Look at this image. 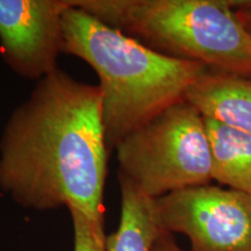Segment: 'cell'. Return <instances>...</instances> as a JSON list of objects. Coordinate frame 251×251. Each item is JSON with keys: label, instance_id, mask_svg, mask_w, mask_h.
Masks as SVG:
<instances>
[{"label": "cell", "instance_id": "obj_4", "mask_svg": "<svg viewBox=\"0 0 251 251\" xmlns=\"http://www.w3.org/2000/svg\"><path fill=\"white\" fill-rule=\"evenodd\" d=\"M115 151L119 172L153 199L212 180L205 118L185 99L131 131Z\"/></svg>", "mask_w": 251, "mask_h": 251}, {"label": "cell", "instance_id": "obj_6", "mask_svg": "<svg viewBox=\"0 0 251 251\" xmlns=\"http://www.w3.org/2000/svg\"><path fill=\"white\" fill-rule=\"evenodd\" d=\"M70 0H0V55L18 76L39 81L57 70Z\"/></svg>", "mask_w": 251, "mask_h": 251}, {"label": "cell", "instance_id": "obj_11", "mask_svg": "<svg viewBox=\"0 0 251 251\" xmlns=\"http://www.w3.org/2000/svg\"><path fill=\"white\" fill-rule=\"evenodd\" d=\"M151 251H186L176 242L174 235L163 230L156 242L153 243Z\"/></svg>", "mask_w": 251, "mask_h": 251}, {"label": "cell", "instance_id": "obj_5", "mask_svg": "<svg viewBox=\"0 0 251 251\" xmlns=\"http://www.w3.org/2000/svg\"><path fill=\"white\" fill-rule=\"evenodd\" d=\"M164 231L181 234L190 251H251V197L212 185L175 191L155 199Z\"/></svg>", "mask_w": 251, "mask_h": 251}, {"label": "cell", "instance_id": "obj_10", "mask_svg": "<svg viewBox=\"0 0 251 251\" xmlns=\"http://www.w3.org/2000/svg\"><path fill=\"white\" fill-rule=\"evenodd\" d=\"M74 228V251H106V235L102 226L83 214L79 209L69 207Z\"/></svg>", "mask_w": 251, "mask_h": 251}, {"label": "cell", "instance_id": "obj_7", "mask_svg": "<svg viewBox=\"0 0 251 251\" xmlns=\"http://www.w3.org/2000/svg\"><path fill=\"white\" fill-rule=\"evenodd\" d=\"M184 99L203 118L251 134V75L207 70L187 90Z\"/></svg>", "mask_w": 251, "mask_h": 251}, {"label": "cell", "instance_id": "obj_12", "mask_svg": "<svg viewBox=\"0 0 251 251\" xmlns=\"http://www.w3.org/2000/svg\"><path fill=\"white\" fill-rule=\"evenodd\" d=\"M234 14L238 23L242 25V27L251 36V4L234 9Z\"/></svg>", "mask_w": 251, "mask_h": 251}, {"label": "cell", "instance_id": "obj_9", "mask_svg": "<svg viewBox=\"0 0 251 251\" xmlns=\"http://www.w3.org/2000/svg\"><path fill=\"white\" fill-rule=\"evenodd\" d=\"M212 180L251 197V134L205 118Z\"/></svg>", "mask_w": 251, "mask_h": 251}, {"label": "cell", "instance_id": "obj_8", "mask_svg": "<svg viewBox=\"0 0 251 251\" xmlns=\"http://www.w3.org/2000/svg\"><path fill=\"white\" fill-rule=\"evenodd\" d=\"M121 191L119 227L106 237V251H151L163 231L155 199L147 196L124 174L118 172Z\"/></svg>", "mask_w": 251, "mask_h": 251}, {"label": "cell", "instance_id": "obj_1", "mask_svg": "<svg viewBox=\"0 0 251 251\" xmlns=\"http://www.w3.org/2000/svg\"><path fill=\"white\" fill-rule=\"evenodd\" d=\"M108 152L99 86L57 69L6 122L0 190L25 208L74 207L103 227Z\"/></svg>", "mask_w": 251, "mask_h": 251}, {"label": "cell", "instance_id": "obj_3", "mask_svg": "<svg viewBox=\"0 0 251 251\" xmlns=\"http://www.w3.org/2000/svg\"><path fill=\"white\" fill-rule=\"evenodd\" d=\"M153 51L207 70L251 75V36L234 9L251 0H70Z\"/></svg>", "mask_w": 251, "mask_h": 251}, {"label": "cell", "instance_id": "obj_2", "mask_svg": "<svg viewBox=\"0 0 251 251\" xmlns=\"http://www.w3.org/2000/svg\"><path fill=\"white\" fill-rule=\"evenodd\" d=\"M62 54L81 59L98 75L109 151L163 109L183 100L207 71L200 63L153 51L71 2L63 14Z\"/></svg>", "mask_w": 251, "mask_h": 251}]
</instances>
